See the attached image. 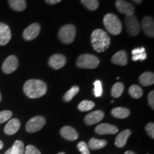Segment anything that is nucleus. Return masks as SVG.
Returning <instances> with one entry per match:
<instances>
[{
	"label": "nucleus",
	"instance_id": "nucleus-36",
	"mask_svg": "<svg viewBox=\"0 0 154 154\" xmlns=\"http://www.w3.org/2000/svg\"><path fill=\"white\" fill-rule=\"evenodd\" d=\"M148 100H149V103L152 109H154V91H151L149 94L148 96Z\"/></svg>",
	"mask_w": 154,
	"mask_h": 154
},
{
	"label": "nucleus",
	"instance_id": "nucleus-41",
	"mask_svg": "<svg viewBox=\"0 0 154 154\" xmlns=\"http://www.w3.org/2000/svg\"><path fill=\"white\" fill-rule=\"evenodd\" d=\"M5 154H11V153H10V149L7 150V151L5 152Z\"/></svg>",
	"mask_w": 154,
	"mask_h": 154
},
{
	"label": "nucleus",
	"instance_id": "nucleus-34",
	"mask_svg": "<svg viewBox=\"0 0 154 154\" xmlns=\"http://www.w3.org/2000/svg\"><path fill=\"white\" fill-rule=\"evenodd\" d=\"M24 154H41V152L38 151L35 146L29 145L26 147V149L24 151Z\"/></svg>",
	"mask_w": 154,
	"mask_h": 154
},
{
	"label": "nucleus",
	"instance_id": "nucleus-11",
	"mask_svg": "<svg viewBox=\"0 0 154 154\" xmlns=\"http://www.w3.org/2000/svg\"><path fill=\"white\" fill-rule=\"evenodd\" d=\"M49 64L51 68L54 69H59L64 66L66 63V58L63 54H55L51 56L49 59Z\"/></svg>",
	"mask_w": 154,
	"mask_h": 154
},
{
	"label": "nucleus",
	"instance_id": "nucleus-25",
	"mask_svg": "<svg viewBox=\"0 0 154 154\" xmlns=\"http://www.w3.org/2000/svg\"><path fill=\"white\" fill-rule=\"evenodd\" d=\"M11 154H24V145L22 141L17 140L13 144L12 147L10 148Z\"/></svg>",
	"mask_w": 154,
	"mask_h": 154
},
{
	"label": "nucleus",
	"instance_id": "nucleus-31",
	"mask_svg": "<svg viewBox=\"0 0 154 154\" xmlns=\"http://www.w3.org/2000/svg\"><path fill=\"white\" fill-rule=\"evenodd\" d=\"M94 94H95L96 97H99L102 95L103 93V88H102L101 82L99 80H96L94 83Z\"/></svg>",
	"mask_w": 154,
	"mask_h": 154
},
{
	"label": "nucleus",
	"instance_id": "nucleus-29",
	"mask_svg": "<svg viewBox=\"0 0 154 154\" xmlns=\"http://www.w3.org/2000/svg\"><path fill=\"white\" fill-rule=\"evenodd\" d=\"M94 106H95V103L93 101L84 100L79 104L78 109L81 111H88L93 109Z\"/></svg>",
	"mask_w": 154,
	"mask_h": 154
},
{
	"label": "nucleus",
	"instance_id": "nucleus-28",
	"mask_svg": "<svg viewBox=\"0 0 154 154\" xmlns=\"http://www.w3.org/2000/svg\"><path fill=\"white\" fill-rule=\"evenodd\" d=\"M79 91V88L77 86H72L66 94L63 95V100L66 102L71 101L73 99V98L76 95Z\"/></svg>",
	"mask_w": 154,
	"mask_h": 154
},
{
	"label": "nucleus",
	"instance_id": "nucleus-43",
	"mask_svg": "<svg viewBox=\"0 0 154 154\" xmlns=\"http://www.w3.org/2000/svg\"><path fill=\"white\" fill-rule=\"evenodd\" d=\"M58 154H65V153H63V152H61V153H59Z\"/></svg>",
	"mask_w": 154,
	"mask_h": 154
},
{
	"label": "nucleus",
	"instance_id": "nucleus-14",
	"mask_svg": "<svg viewBox=\"0 0 154 154\" xmlns=\"http://www.w3.org/2000/svg\"><path fill=\"white\" fill-rule=\"evenodd\" d=\"M142 27L144 34L149 37L154 36V22L151 17H144L142 20Z\"/></svg>",
	"mask_w": 154,
	"mask_h": 154
},
{
	"label": "nucleus",
	"instance_id": "nucleus-5",
	"mask_svg": "<svg viewBox=\"0 0 154 154\" xmlns=\"http://www.w3.org/2000/svg\"><path fill=\"white\" fill-rule=\"evenodd\" d=\"M76 33V29L74 25L66 24L60 28L58 36L61 42H63V44H69L74 42Z\"/></svg>",
	"mask_w": 154,
	"mask_h": 154
},
{
	"label": "nucleus",
	"instance_id": "nucleus-13",
	"mask_svg": "<svg viewBox=\"0 0 154 154\" xmlns=\"http://www.w3.org/2000/svg\"><path fill=\"white\" fill-rule=\"evenodd\" d=\"M103 116H104V113L103 111L99 110L94 111L86 116L84 121H85L86 124L91 126V125L96 124L100 122L103 119Z\"/></svg>",
	"mask_w": 154,
	"mask_h": 154
},
{
	"label": "nucleus",
	"instance_id": "nucleus-6",
	"mask_svg": "<svg viewBox=\"0 0 154 154\" xmlns=\"http://www.w3.org/2000/svg\"><path fill=\"white\" fill-rule=\"evenodd\" d=\"M125 24L127 32L129 35L131 36L138 35L140 32V24L136 16H126L125 18Z\"/></svg>",
	"mask_w": 154,
	"mask_h": 154
},
{
	"label": "nucleus",
	"instance_id": "nucleus-42",
	"mask_svg": "<svg viewBox=\"0 0 154 154\" xmlns=\"http://www.w3.org/2000/svg\"><path fill=\"white\" fill-rule=\"evenodd\" d=\"M2 101V95H1V93H0V102Z\"/></svg>",
	"mask_w": 154,
	"mask_h": 154
},
{
	"label": "nucleus",
	"instance_id": "nucleus-18",
	"mask_svg": "<svg viewBox=\"0 0 154 154\" xmlns=\"http://www.w3.org/2000/svg\"><path fill=\"white\" fill-rule=\"evenodd\" d=\"M60 133L65 139L69 140H75L79 137V134L71 126H63L61 129Z\"/></svg>",
	"mask_w": 154,
	"mask_h": 154
},
{
	"label": "nucleus",
	"instance_id": "nucleus-39",
	"mask_svg": "<svg viewBox=\"0 0 154 154\" xmlns=\"http://www.w3.org/2000/svg\"><path fill=\"white\" fill-rule=\"evenodd\" d=\"M124 154H136L135 153H134V152L133 151H126V152H125V153Z\"/></svg>",
	"mask_w": 154,
	"mask_h": 154
},
{
	"label": "nucleus",
	"instance_id": "nucleus-37",
	"mask_svg": "<svg viewBox=\"0 0 154 154\" xmlns=\"http://www.w3.org/2000/svg\"><path fill=\"white\" fill-rule=\"evenodd\" d=\"M61 0H46L47 3L49 4V5H56V4L59 3Z\"/></svg>",
	"mask_w": 154,
	"mask_h": 154
},
{
	"label": "nucleus",
	"instance_id": "nucleus-27",
	"mask_svg": "<svg viewBox=\"0 0 154 154\" xmlns=\"http://www.w3.org/2000/svg\"><path fill=\"white\" fill-rule=\"evenodd\" d=\"M128 93L134 99H140L143 96V90L139 86L134 84L129 88Z\"/></svg>",
	"mask_w": 154,
	"mask_h": 154
},
{
	"label": "nucleus",
	"instance_id": "nucleus-3",
	"mask_svg": "<svg viewBox=\"0 0 154 154\" xmlns=\"http://www.w3.org/2000/svg\"><path fill=\"white\" fill-rule=\"evenodd\" d=\"M103 22L106 30L113 35H119L122 31V24L115 14L111 13L106 14Z\"/></svg>",
	"mask_w": 154,
	"mask_h": 154
},
{
	"label": "nucleus",
	"instance_id": "nucleus-22",
	"mask_svg": "<svg viewBox=\"0 0 154 154\" xmlns=\"http://www.w3.org/2000/svg\"><path fill=\"white\" fill-rule=\"evenodd\" d=\"M112 114L115 118L117 119H126L130 115V111L128 109L124 107L114 108L111 111Z\"/></svg>",
	"mask_w": 154,
	"mask_h": 154
},
{
	"label": "nucleus",
	"instance_id": "nucleus-17",
	"mask_svg": "<svg viewBox=\"0 0 154 154\" xmlns=\"http://www.w3.org/2000/svg\"><path fill=\"white\" fill-rule=\"evenodd\" d=\"M20 121L17 119H12L9 121L5 127V133L7 135H13L18 131L20 128Z\"/></svg>",
	"mask_w": 154,
	"mask_h": 154
},
{
	"label": "nucleus",
	"instance_id": "nucleus-8",
	"mask_svg": "<svg viewBox=\"0 0 154 154\" xmlns=\"http://www.w3.org/2000/svg\"><path fill=\"white\" fill-rule=\"evenodd\" d=\"M19 66V61L16 56L11 55L5 59L2 64V71L5 74L14 72Z\"/></svg>",
	"mask_w": 154,
	"mask_h": 154
},
{
	"label": "nucleus",
	"instance_id": "nucleus-12",
	"mask_svg": "<svg viewBox=\"0 0 154 154\" xmlns=\"http://www.w3.org/2000/svg\"><path fill=\"white\" fill-rule=\"evenodd\" d=\"M11 37V30L8 25L0 22V46H5L8 44Z\"/></svg>",
	"mask_w": 154,
	"mask_h": 154
},
{
	"label": "nucleus",
	"instance_id": "nucleus-2",
	"mask_svg": "<svg viewBox=\"0 0 154 154\" xmlns=\"http://www.w3.org/2000/svg\"><path fill=\"white\" fill-rule=\"evenodd\" d=\"M91 42L94 49L97 52H103L109 47L111 39L109 36L105 31L95 29L92 32L91 36Z\"/></svg>",
	"mask_w": 154,
	"mask_h": 154
},
{
	"label": "nucleus",
	"instance_id": "nucleus-40",
	"mask_svg": "<svg viewBox=\"0 0 154 154\" xmlns=\"http://www.w3.org/2000/svg\"><path fill=\"white\" fill-rule=\"evenodd\" d=\"M3 146H4L3 142H2V140H0V150H1V149H2Z\"/></svg>",
	"mask_w": 154,
	"mask_h": 154
},
{
	"label": "nucleus",
	"instance_id": "nucleus-26",
	"mask_svg": "<svg viewBox=\"0 0 154 154\" xmlns=\"http://www.w3.org/2000/svg\"><path fill=\"white\" fill-rule=\"evenodd\" d=\"M124 90V84L121 83H116L111 88V95L114 98H119L121 96Z\"/></svg>",
	"mask_w": 154,
	"mask_h": 154
},
{
	"label": "nucleus",
	"instance_id": "nucleus-19",
	"mask_svg": "<svg viewBox=\"0 0 154 154\" xmlns=\"http://www.w3.org/2000/svg\"><path fill=\"white\" fill-rule=\"evenodd\" d=\"M131 134V132L128 129H126L123 131L122 132H121L116 138L115 145L118 148L124 147L126 145L127 140H128V137L130 136Z\"/></svg>",
	"mask_w": 154,
	"mask_h": 154
},
{
	"label": "nucleus",
	"instance_id": "nucleus-23",
	"mask_svg": "<svg viewBox=\"0 0 154 154\" xmlns=\"http://www.w3.org/2000/svg\"><path fill=\"white\" fill-rule=\"evenodd\" d=\"M9 5L13 10L17 11H24L26 7L25 0H9Z\"/></svg>",
	"mask_w": 154,
	"mask_h": 154
},
{
	"label": "nucleus",
	"instance_id": "nucleus-10",
	"mask_svg": "<svg viewBox=\"0 0 154 154\" xmlns=\"http://www.w3.org/2000/svg\"><path fill=\"white\" fill-rule=\"evenodd\" d=\"M41 27L37 23L29 25L23 32V37L26 41H32L38 36L39 34Z\"/></svg>",
	"mask_w": 154,
	"mask_h": 154
},
{
	"label": "nucleus",
	"instance_id": "nucleus-15",
	"mask_svg": "<svg viewBox=\"0 0 154 154\" xmlns=\"http://www.w3.org/2000/svg\"><path fill=\"white\" fill-rule=\"evenodd\" d=\"M95 131L99 135L115 134L119 131L118 128L109 124H101L96 127Z\"/></svg>",
	"mask_w": 154,
	"mask_h": 154
},
{
	"label": "nucleus",
	"instance_id": "nucleus-20",
	"mask_svg": "<svg viewBox=\"0 0 154 154\" xmlns=\"http://www.w3.org/2000/svg\"><path fill=\"white\" fill-rule=\"evenodd\" d=\"M139 82L144 86H151L154 83V74L150 72H144L139 76Z\"/></svg>",
	"mask_w": 154,
	"mask_h": 154
},
{
	"label": "nucleus",
	"instance_id": "nucleus-32",
	"mask_svg": "<svg viewBox=\"0 0 154 154\" xmlns=\"http://www.w3.org/2000/svg\"><path fill=\"white\" fill-rule=\"evenodd\" d=\"M12 116V112L10 111H2L0 112V124L9 120Z\"/></svg>",
	"mask_w": 154,
	"mask_h": 154
},
{
	"label": "nucleus",
	"instance_id": "nucleus-35",
	"mask_svg": "<svg viewBox=\"0 0 154 154\" xmlns=\"http://www.w3.org/2000/svg\"><path fill=\"white\" fill-rule=\"evenodd\" d=\"M145 129L146 131V132L148 133V134H149L152 138H154V124H153V123H149V124H148L146 126Z\"/></svg>",
	"mask_w": 154,
	"mask_h": 154
},
{
	"label": "nucleus",
	"instance_id": "nucleus-38",
	"mask_svg": "<svg viewBox=\"0 0 154 154\" xmlns=\"http://www.w3.org/2000/svg\"><path fill=\"white\" fill-rule=\"evenodd\" d=\"M132 1L134 2V3H136V4H138V5H139V4L141 3L142 0H132Z\"/></svg>",
	"mask_w": 154,
	"mask_h": 154
},
{
	"label": "nucleus",
	"instance_id": "nucleus-1",
	"mask_svg": "<svg viewBox=\"0 0 154 154\" xmlns=\"http://www.w3.org/2000/svg\"><path fill=\"white\" fill-rule=\"evenodd\" d=\"M47 91V86L43 81L29 79L25 82L24 92L30 99H37L43 96Z\"/></svg>",
	"mask_w": 154,
	"mask_h": 154
},
{
	"label": "nucleus",
	"instance_id": "nucleus-33",
	"mask_svg": "<svg viewBox=\"0 0 154 154\" xmlns=\"http://www.w3.org/2000/svg\"><path fill=\"white\" fill-rule=\"evenodd\" d=\"M77 148L82 154H90L88 145L84 141H80L77 144Z\"/></svg>",
	"mask_w": 154,
	"mask_h": 154
},
{
	"label": "nucleus",
	"instance_id": "nucleus-21",
	"mask_svg": "<svg viewBox=\"0 0 154 154\" xmlns=\"http://www.w3.org/2000/svg\"><path fill=\"white\" fill-rule=\"evenodd\" d=\"M132 60L136 61H143L147 57L146 56V50L143 47H138L133 49L132 51Z\"/></svg>",
	"mask_w": 154,
	"mask_h": 154
},
{
	"label": "nucleus",
	"instance_id": "nucleus-30",
	"mask_svg": "<svg viewBox=\"0 0 154 154\" xmlns=\"http://www.w3.org/2000/svg\"><path fill=\"white\" fill-rule=\"evenodd\" d=\"M82 3L86 7L88 10L94 11L97 9L99 6V3L98 0H81Z\"/></svg>",
	"mask_w": 154,
	"mask_h": 154
},
{
	"label": "nucleus",
	"instance_id": "nucleus-24",
	"mask_svg": "<svg viewBox=\"0 0 154 154\" xmlns=\"http://www.w3.org/2000/svg\"><path fill=\"white\" fill-rule=\"evenodd\" d=\"M107 142L105 140L96 139L95 138H92L88 142V149L91 150H98L103 149L106 146Z\"/></svg>",
	"mask_w": 154,
	"mask_h": 154
},
{
	"label": "nucleus",
	"instance_id": "nucleus-9",
	"mask_svg": "<svg viewBox=\"0 0 154 154\" xmlns=\"http://www.w3.org/2000/svg\"><path fill=\"white\" fill-rule=\"evenodd\" d=\"M116 7L119 12L121 14H126V16L134 15L135 12V8L134 5L125 0H117L115 3Z\"/></svg>",
	"mask_w": 154,
	"mask_h": 154
},
{
	"label": "nucleus",
	"instance_id": "nucleus-16",
	"mask_svg": "<svg viewBox=\"0 0 154 154\" xmlns=\"http://www.w3.org/2000/svg\"><path fill=\"white\" fill-rule=\"evenodd\" d=\"M111 62L114 64L121 65V66H125L128 63V57L127 54L125 51L121 50L119 51L113 55L111 57Z\"/></svg>",
	"mask_w": 154,
	"mask_h": 154
},
{
	"label": "nucleus",
	"instance_id": "nucleus-4",
	"mask_svg": "<svg viewBox=\"0 0 154 154\" xmlns=\"http://www.w3.org/2000/svg\"><path fill=\"white\" fill-rule=\"evenodd\" d=\"M99 64V59L96 56L84 54L79 57L76 66L82 69H96Z\"/></svg>",
	"mask_w": 154,
	"mask_h": 154
},
{
	"label": "nucleus",
	"instance_id": "nucleus-7",
	"mask_svg": "<svg viewBox=\"0 0 154 154\" xmlns=\"http://www.w3.org/2000/svg\"><path fill=\"white\" fill-rule=\"evenodd\" d=\"M46 120L43 116H37L33 117L28 121L26 125V130L29 133H35L40 131L45 125Z\"/></svg>",
	"mask_w": 154,
	"mask_h": 154
}]
</instances>
